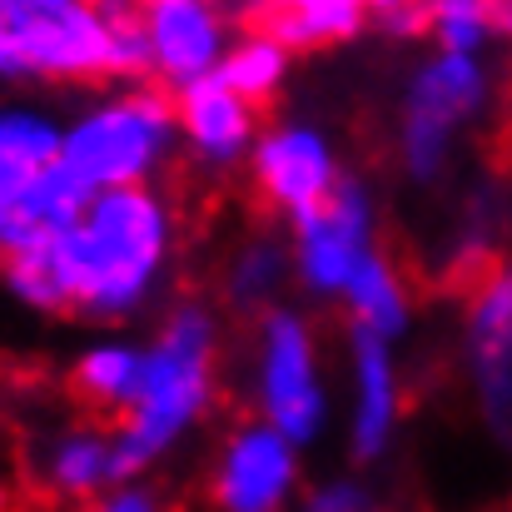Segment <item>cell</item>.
<instances>
[{"label":"cell","mask_w":512,"mask_h":512,"mask_svg":"<svg viewBox=\"0 0 512 512\" xmlns=\"http://www.w3.org/2000/svg\"><path fill=\"white\" fill-rule=\"evenodd\" d=\"M179 204L165 184L90 194L80 219L5 259L0 284L30 314H80L95 324L140 319L170 284Z\"/></svg>","instance_id":"6da1fadb"},{"label":"cell","mask_w":512,"mask_h":512,"mask_svg":"<svg viewBox=\"0 0 512 512\" xmlns=\"http://www.w3.org/2000/svg\"><path fill=\"white\" fill-rule=\"evenodd\" d=\"M150 75L140 5L125 0H0V90L140 85Z\"/></svg>","instance_id":"7a4b0ae2"},{"label":"cell","mask_w":512,"mask_h":512,"mask_svg":"<svg viewBox=\"0 0 512 512\" xmlns=\"http://www.w3.org/2000/svg\"><path fill=\"white\" fill-rule=\"evenodd\" d=\"M219 398V314L199 299H179L145 339V378L130 413L115 423L125 478L140 483L155 463L209 418Z\"/></svg>","instance_id":"3957f363"},{"label":"cell","mask_w":512,"mask_h":512,"mask_svg":"<svg viewBox=\"0 0 512 512\" xmlns=\"http://www.w3.org/2000/svg\"><path fill=\"white\" fill-rule=\"evenodd\" d=\"M174 155H179L174 95H165L150 80L105 85L65 115L60 170L85 194L160 184V174L174 165Z\"/></svg>","instance_id":"277c9868"},{"label":"cell","mask_w":512,"mask_h":512,"mask_svg":"<svg viewBox=\"0 0 512 512\" xmlns=\"http://www.w3.org/2000/svg\"><path fill=\"white\" fill-rule=\"evenodd\" d=\"M493 95H498V80L488 60L428 50L398 90V120H393L398 170L413 184L448 179L468 130L488 120Z\"/></svg>","instance_id":"5b68a950"},{"label":"cell","mask_w":512,"mask_h":512,"mask_svg":"<svg viewBox=\"0 0 512 512\" xmlns=\"http://www.w3.org/2000/svg\"><path fill=\"white\" fill-rule=\"evenodd\" d=\"M249 398H254V418L279 428L299 448H314L329 433L334 423L329 363L314 319L299 304H279L254 324Z\"/></svg>","instance_id":"8992f818"},{"label":"cell","mask_w":512,"mask_h":512,"mask_svg":"<svg viewBox=\"0 0 512 512\" xmlns=\"http://www.w3.org/2000/svg\"><path fill=\"white\" fill-rule=\"evenodd\" d=\"M249 184L254 194L289 224L309 219L314 209H324L339 184L348 179L343 174V155L334 145V135L309 120V115H284V120H269L249 150Z\"/></svg>","instance_id":"52a82bcc"},{"label":"cell","mask_w":512,"mask_h":512,"mask_svg":"<svg viewBox=\"0 0 512 512\" xmlns=\"http://www.w3.org/2000/svg\"><path fill=\"white\" fill-rule=\"evenodd\" d=\"M284 244H289L294 284L309 299H334L339 304L343 289L353 284V274L383 249L373 189L358 184V179H343L339 194L324 209H314L309 219H299Z\"/></svg>","instance_id":"ba28073f"},{"label":"cell","mask_w":512,"mask_h":512,"mask_svg":"<svg viewBox=\"0 0 512 512\" xmlns=\"http://www.w3.org/2000/svg\"><path fill=\"white\" fill-rule=\"evenodd\" d=\"M463 373L478 423L503 453H512V254L468 284Z\"/></svg>","instance_id":"9c48e42d"},{"label":"cell","mask_w":512,"mask_h":512,"mask_svg":"<svg viewBox=\"0 0 512 512\" xmlns=\"http://www.w3.org/2000/svg\"><path fill=\"white\" fill-rule=\"evenodd\" d=\"M204 493L214 512H294L304 498V448L259 418L234 423L209 458Z\"/></svg>","instance_id":"30bf717a"},{"label":"cell","mask_w":512,"mask_h":512,"mask_svg":"<svg viewBox=\"0 0 512 512\" xmlns=\"http://www.w3.org/2000/svg\"><path fill=\"white\" fill-rule=\"evenodd\" d=\"M140 30H145L150 85L179 95L219 75L239 20H234V5H214V0H145Z\"/></svg>","instance_id":"8fae6325"},{"label":"cell","mask_w":512,"mask_h":512,"mask_svg":"<svg viewBox=\"0 0 512 512\" xmlns=\"http://www.w3.org/2000/svg\"><path fill=\"white\" fill-rule=\"evenodd\" d=\"M343 448L353 463H378L398 443L408 388H403V363L398 343L348 334L343 353Z\"/></svg>","instance_id":"7c38bea8"},{"label":"cell","mask_w":512,"mask_h":512,"mask_svg":"<svg viewBox=\"0 0 512 512\" xmlns=\"http://www.w3.org/2000/svg\"><path fill=\"white\" fill-rule=\"evenodd\" d=\"M174 120H179V150L204 165V170H234L249 165V150L259 140V110L244 105L219 75L199 80L174 95Z\"/></svg>","instance_id":"4fadbf2b"},{"label":"cell","mask_w":512,"mask_h":512,"mask_svg":"<svg viewBox=\"0 0 512 512\" xmlns=\"http://www.w3.org/2000/svg\"><path fill=\"white\" fill-rule=\"evenodd\" d=\"M35 478L50 498L60 503H100L110 488L130 483L125 478V463H120V443H115V428L105 423H70V428H55L40 453H35Z\"/></svg>","instance_id":"5bb4252c"},{"label":"cell","mask_w":512,"mask_h":512,"mask_svg":"<svg viewBox=\"0 0 512 512\" xmlns=\"http://www.w3.org/2000/svg\"><path fill=\"white\" fill-rule=\"evenodd\" d=\"M234 20L269 30L294 60L319 50H343L368 35L363 0H259V5H234Z\"/></svg>","instance_id":"9a60e30c"},{"label":"cell","mask_w":512,"mask_h":512,"mask_svg":"<svg viewBox=\"0 0 512 512\" xmlns=\"http://www.w3.org/2000/svg\"><path fill=\"white\" fill-rule=\"evenodd\" d=\"M60 135L65 120L50 105L30 95H0V204L30 194L60 170Z\"/></svg>","instance_id":"2e32d148"},{"label":"cell","mask_w":512,"mask_h":512,"mask_svg":"<svg viewBox=\"0 0 512 512\" xmlns=\"http://www.w3.org/2000/svg\"><path fill=\"white\" fill-rule=\"evenodd\" d=\"M508 234H512V189L503 179H478L453 209V224H448V239H443V269L468 274V279L488 274L503 259Z\"/></svg>","instance_id":"e0dca14e"},{"label":"cell","mask_w":512,"mask_h":512,"mask_svg":"<svg viewBox=\"0 0 512 512\" xmlns=\"http://www.w3.org/2000/svg\"><path fill=\"white\" fill-rule=\"evenodd\" d=\"M145 378V343L125 334H100L85 343L70 363V393L95 413V418H125Z\"/></svg>","instance_id":"ac0fdd59"},{"label":"cell","mask_w":512,"mask_h":512,"mask_svg":"<svg viewBox=\"0 0 512 512\" xmlns=\"http://www.w3.org/2000/svg\"><path fill=\"white\" fill-rule=\"evenodd\" d=\"M339 304H343V314H348V334L398 343L413 329V284H408V274L388 259V249H378V254L353 274V284L343 289Z\"/></svg>","instance_id":"d6986e66"},{"label":"cell","mask_w":512,"mask_h":512,"mask_svg":"<svg viewBox=\"0 0 512 512\" xmlns=\"http://www.w3.org/2000/svg\"><path fill=\"white\" fill-rule=\"evenodd\" d=\"M85 199L90 194L70 174L55 170L50 179H40L30 194L0 204V264L25 254V249H35V244H45V239H55V234H65L80 219Z\"/></svg>","instance_id":"ffe728a7"},{"label":"cell","mask_w":512,"mask_h":512,"mask_svg":"<svg viewBox=\"0 0 512 512\" xmlns=\"http://www.w3.org/2000/svg\"><path fill=\"white\" fill-rule=\"evenodd\" d=\"M294 284L289 269V244L274 234H249L229 259H224V304L244 314H269L284 304V289Z\"/></svg>","instance_id":"44dd1931"},{"label":"cell","mask_w":512,"mask_h":512,"mask_svg":"<svg viewBox=\"0 0 512 512\" xmlns=\"http://www.w3.org/2000/svg\"><path fill=\"white\" fill-rule=\"evenodd\" d=\"M219 80H224L244 105L264 110V105H274V100L289 90V80H294V55H289L269 30L239 25L234 40H229V55H224V65H219Z\"/></svg>","instance_id":"7402d4cb"},{"label":"cell","mask_w":512,"mask_h":512,"mask_svg":"<svg viewBox=\"0 0 512 512\" xmlns=\"http://www.w3.org/2000/svg\"><path fill=\"white\" fill-rule=\"evenodd\" d=\"M428 40L443 55L488 60V50L503 45V35H498V0H433Z\"/></svg>","instance_id":"603a6c76"},{"label":"cell","mask_w":512,"mask_h":512,"mask_svg":"<svg viewBox=\"0 0 512 512\" xmlns=\"http://www.w3.org/2000/svg\"><path fill=\"white\" fill-rule=\"evenodd\" d=\"M299 512H383V503H378V493H373L363 478H353V473H334V478H324V483L304 488Z\"/></svg>","instance_id":"cb8c5ba5"},{"label":"cell","mask_w":512,"mask_h":512,"mask_svg":"<svg viewBox=\"0 0 512 512\" xmlns=\"http://www.w3.org/2000/svg\"><path fill=\"white\" fill-rule=\"evenodd\" d=\"M428 15H433V0H373L368 30H378L383 40L413 45V40H428Z\"/></svg>","instance_id":"d4e9b609"},{"label":"cell","mask_w":512,"mask_h":512,"mask_svg":"<svg viewBox=\"0 0 512 512\" xmlns=\"http://www.w3.org/2000/svg\"><path fill=\"white\" fill-rule=\"evenodd\" d=\"M85 512H170V508H165V498H160L155 488H145V483H120V488H110L100 503H90Z\"/></svg>","instance_id":"484cf974"},{"label":"cell","mask_w":512,"mask_h":512,"mask_svg":"<svg viewBox=\"0 0 512 512\" xmlns=\"http://www.w3.org/2000/svg\"><path fill=\"white\" fill-rule=\"evenodd\" d=\"M0 512H10V478H5V468H0Z\"/></svg>","instance_id":"4316f807"}]
</instances>
